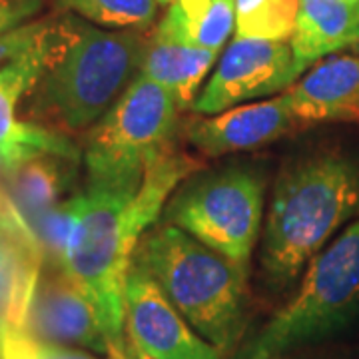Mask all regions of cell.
Wrapping results in <instances>:
<instances>
[{
    "mask_svg": "<svg viewBox=\"0 0 359 359\" xmlns=\"http://www.w3.org/2000/svg\"><path fill=\"white\" fill-rule=\"evenodd\" d=\"M200 166L198 158L172 148L146 172L136 190H82L62 269L96 309L114 359H132L124 335V290L134 252L146 231L160 222L170 196Z\"/></svg>",
    "mask_w": 359,
    "mask_h": 359,
    "instance_id": "1",
    "label": "cell"
},
{
    "mask_svg": "<svg viewBox=\"0 0 359 359\" xmlns=\"http://www.w3.org/2000/svg\"><path fill=\"white\" fill-rule=\"evenodd\" d=\"M148 34L108 30L60 13L42 18L44 72L28 90L26 120L66 136L88 132L140 76Z\"/></svg>",
    "mask_w": 359,
    "mask_h": 359,
    "instance_id": "2",
    "label": "cell"
},
{
    "mask_svg": "<svg viewBox=\"0 0 359 359\" xmlns=\"http://www.w3.org/2000/svg\"><path fill=\"white\" fill-rule=\"evenodd\" d=\"M359 214V160L337 148L287 158L280 168L262 231L259 269L285 290L337 231Z\"/></svg>",
    "mask_w": 359,
    "mask_h": 359,
    "instance_id": "3",
    "label": "cell"
},
{
    "mask_svg": "<svg viewBox=\"0 0 359 359\" xmlns=\"http://www.w3.org/2000/svg\"><path fill=\"white\" fill-rule=\"evenodd\" d=\"M174 308L222 355L240 346L248 325V273L178 226L158 222L132 257Z\"/></svg>",
    "mask_w": 359,
    "mask_h": 359,
    "instance_id": "4",
    "label": "cell"
},
{
    "mask_svg": "<svg viewBox=\"0 0 359 359\" xmlns=\"http://www.w3.org/2000/svg\"><path fill=\"white\" fill-rule=\"evenodd\" d=\"M359 321V219L308 264L295 294L236 359H294Z\"/></svg>",
    "mask_w": 359,
    "mask_h": 359,
    "instance_id": "5",
    "label": "cell"
},
{
    "mask_svg": "<svg viewBox=\"0 0 359 359\" xmlns=\"http://www.w3.org/2000/svg\"><path fill=\"white\" fill-rule=\"evenodd\" d=\"M178 112L176 96L140 74L86 132L82 148L86 188L136 190L146 172L174 148Z\"/></svg>",
    "mask_w": 359,
    "mask_h": 359,
    "instance_id": "6",
    "label": "cell"
},
{
    "mask_svg": "<svg viewBox=\"0 0 359 359\" xmlns=\"http://www.w3.org/2000/svg\"><path fill=\"white\" fill-rule=\"evenodd\" d=\"M266 168L233 162L194 172L170 196L160 222L178 226L248 273L259 238Z\"/></svg>",
    "mask_w": 359,
    "mask_h": 359,
    "instance_id": "7",
    "label": "cell"
},
{
    "mask_svg": "<svg viewBox=\"0 0 359 359\" xmlns=\"http://www.w3.org/2000/svg\"><path fill=\"white\" fill-rule=\"evenodd\" d=\"M302 76L290 42L233 36L192 110L219 114L233 106L285 92Z\"/></svg>",
    "mask_w": 359,
    "mask_h": 359,
    "instance_id": "8",
    "label": "cell"
},
{
    "mask_svg": "<svg viewBox=\"0 0 359 359\" xmlns=\"http://www.w3.org/2000/svg\"><path fill=\"white\" fill-rule=\"evenodd\" d=\"M124 304L130 344L148 355L154 359H222L218 349L174 308L154 278L134 262L126 278Z\"/></svg>",
    "mask_w": 359,
    "mask_h": 359,
    "instance_id": "9",
    "label": "cell"
},
{
    "mask_svg": "<svg viewBox=\"0 0 359 359\" xmlns=\"http://www.w3.org/2000/svg\"><path fill=\"white\" fill-rule=\"evenodd\" d=\"M42 26V20H40ZM44 72V52L40 46V30L34 46L8 65L0 66V172L6 176L26 162L40 156H65L82 160V150L58 130L16 118L22 102Z\"/></svg>",
    "mask_w": 359,
    "mask_h": 359,
    "instance_id": "10",
    "label": "cell"
},
{
    "mask_svg": "<svg viewBox=\"0 0 359 359\" xmlns=\"http://www.w3.org/2000/svg\"><path fill=\"white\" fill-rule=\"evenodd\" d=\"M22 332L44 344L86 347L114 359V349L104 334L94 306L58 266L44 264L40 271Z\"/></svg>",
    "mask_w": 359,
    "mask_h": 359,
    "instance_id": "11",
    "label": "cell"
},
{
    "mask_svg": "<svg viewBox=\"0 0 359 359\" xmlns=\"http://www.w3.org/2000/svg\"><path fill=\"white\" fill-rule=\"evenodd\" d=\"M306 128L294 114L287 94L252 104H240L219 114L194 116L184 124V136L205 158L252 152Z\"/></svg>",
    "mask_w": 359,
    "mask_h": 359,
    "instance_id": "12",
    "label": "cell"
},
{
    "mask_svg": "<svg viewBox=\"0 0 359 359\" xmlns=\"http://www.w3.org/2000/svg\"><path fill=\"white\" fill-rule=\"evenodd\" d=\"M285 94L306 128L321 122L359 126V56L337 52L321 58Z\"/></svg>",
    "mask_w": 359,
    "mask_h": 359,
    "instance_id": "13",
    "label": "cell"
},
{
    "mask_svg": "<svg viewBox=\"0 0 359 359\" xmlns=\"http://www.w3.org/2000/svg\"><path fill=\"white\" fill-rule=\"evenodd\" d=\"M359 36V2L299 0L290 46L304 74L321 58L353 46Z\"/></svg>",
    "mask_w": 359,
    "mask_h": 359,
    "instance_id": "14",
    "label": "cell"
},
{
    "mask_svg": "<svg viewBox=\"0 0 359 359\" xmlns=\"http://www.w3.org/2000/svg\"><path fill=\"white\" fill-rule=\"evenodd\" d=\"M218 56V52L186 44L154 26L148 34L140 74L166 86L176 96L180 110H192L200 86Z\"/></svg>",
    "mask_w": 359,
    "mask_h": 359,
    "instance_id": "15",
    "label": "cell"
},
{
    "mask_svg": "<svg viewBox=\"0 0 359 359\" xmlns=\"http://www.w3.org/2000/svg\"><path fill=\"white\" fill-rule=\"evenodd\" d=\"M42 268L44 252L34 231L0 236V325L25 330Z\"/></svg>",
    "mask_w": 359,
    "mask_h": 359,
    "instance_id": "16",
    "label": "cell"
},
{
    "mask_svg": "<svg viewBox=\"0 0 359 359\" xmlns=\"http://www.w3.org/2000/svg\"><path fill=\"white\" fill-rule=\"evenodd\" d=\"M78 166V160L65 156H40L6 174L4 190L22 218L30 222L65 202L66 194L76 184Z\"/></svg>",
    "mask_w": 359,
    "mask_h": 359,
    "instance_id": "17",
    "label": "cell"
},
{
    "mask_svg": "<svg viewBox=\"0 0 359 359\" xmlns=\"http://www.w3.org/2000/svg\"><path fill=\"white\" fill-rule=\"evenodd\" d=\"M156 28L186 44L222 54L236 30V0H172Z\"/></svg>",
    "mask_w": 359,
    "mask_h": 359,
    "instance_id": "18",
    "label": "cell"
},
{
    "mask_svg": "<svg viewBox=\"0 0 359 359\" xmlns=\"http://www.w3.org/2000/svg\"><path fill=\"white\" fill-rule=\"evenodd\" d=\"M56 11L78 14L80 18L108 30L148 32L156 26L158 0H56Z\"/></svg>",
    "mask_w": 359,
    "mask_h": 359,
    "instance_id": "19",
    "label": "cell"
},
{
    "mask_svg": "<svg viewBox=\"0 0 359 359\" xmlns=\"http://www.w3.org/2000/svg\"><path fill=\"white\" fill-rule=\"evenodd\" d=\"M297 11L299 0H236L233 36L290 42Z\"/></svg>",
    "mask_w": 359,
    "mask_h": 359,
    "instance_id": "20",
    "label": "cell"
},
{
    "mask_svg": "<svg viewBox=\"0 0 359 359\" xmlns=\"http://www.w3.org/2000/svg\"><path fill=\"white\" fill-rule=\"evenodd\" d=\"M80 202H82V190L28 222V226L32 228L36 240L42 245L44 264L62 268L68 240L80 212Z\"/></svg>",
    "mask_w": 359,
    "mask_h": 359,
    "instance_id": "21",
    "label": "cell"
},
{
    "mask_svg": "<svg viewBox=\"0 0 359 359\" xmlns=\"http://www.w3.org/2000/svg\"><path fill=\"white\" fill-rule=\"evenodd\" d=\"M0 349H6L18 359H98L66 346L44 344L30 337L22 330H14L6 325H0Z\"/></svg>",
    "mask_w": 359,
    "mask_h": 359,
    "instance_id": "22",
    "label": "cell"
},
{
    "mask_svg": "<svg viewBox=\"0 0 359 359\" xmlns=\"http://www.w3.org/2000/svg\"><path fill=\"white\" fill-rule=\"evenodd\" d=\"M39 30L40 20H34V22L16 26L13 30L0 34V66L13 62L18 56L30 50L36 42Z\"/></svg>",
    "mask_w": 359,
    "mask_h": 359,
    "instance_id": "23",
    "label": "cell"
},
{
    "mask_svg": "<svg viewBox=\"0 0 359 359\" xmlns=\"http://www.w3.org/2000/svg\"><path fill=\"white\" fill-rule=\"evenodd\" d=\"M32 233V228L22 218L18 208L13 204L6 190L0 186V236H20Z\"/></svg>",
    "mask_w": 359,
    "mask_h": 359,
    "instance_id": "24",
    "label": "cell"
},
{
    "mask_svg": "<svg viewBox=\"0 0 359 359\" xmlns=\"http://www.w3.org/2000/svg\"><path fill=\"white\" fill-rule=\"evenodd\" d=\"M46 0H0V14H6L20 25L39 13Z\"/></svg>",
    "mask_w": 359,
    "mask_h": 359,
    "instance_id": "25",
    "label": "cell"
},
{
    "mask_svg": "<svg viewBox=\"0 0 359 359\" xmlns=\"http://www.w3.org/2000/svg\"><path fill=\"white\" fill-rule=\"evenodd\" d=\"M16 26H20L18 20H14L11 16H6V14H0V34H4V32H8V30H13Z\"/></svg>",
    "mask_w": 359,
    "mask_h": 359,
    "instance_id": "26",
    "label": "cell"
},
{
    "mask_svg": "<svg viewBox=\"0 0 359 359\" xmlns=\"http://www.w3.org/2000/svg\"><path fill=\"white\" fill-rule=\"evenodd\" d=\"M130 349H132V359H154L152 355H148L146 351H142L136 346H132V344H130Z\"/></svg>",
    "mask_w": 359,
    "mask_h": 359,
    "instance_id": "27",
    "label": "cell"
},
{
    "mask_svg": "<svg viewBox=\"0 0 359 359\" xmlns=\"http://www.w3.org/2000/svg\"><path fill=\"white\" fill-rule=\"evenodd\" d=\"M0 359H18V358H14L13 353H8L6 349H0Z\"/></svg>",
    "mask_w": 359,
    "mask_h": 359,
    "instance_id": "28",
    "label": "cell"
},
{
    "mask_svg": "<svg viewBox=\"0 0 359 359\" xmlns=\"http://www.w3.org/2000/svg\"><path fill=\"white\" fill-rule=\"evenodd\" d=\"M351 48H353V50L358 52V56H359V36H358V40L353 42V46H351Z\"/></svg>",
    "mask_w": 359,
    "mask_h": 359,
    "instance_id": "29",
    "label": "cell"
},
{
    "mask_svg": "<svg viewBox=\"0 0 359 359\" xmlns=\"http://www.w3.org/2000/svg\"><path fill=\"white\" fill-rule=\"evenodd\" d=\"M158 2H160V6H166V4H170L172 0H158Z\"/></svg>",
    "mask_w": 359,
    "mask_h": 359,
    "instance_id": "30",
    "label": "cell"
},
{
    "mask_svg": "<svg viewBox=\"0 0 359 359\" xmlns=\"http://www.w3.org/2000/svg\"><path fill=\"white\" fill-rule=\"evenodd\" d=\"M349 2H359V0H349Z\"/></svg>",
    "mask_w": 359,
    "mask_h": 359,
    "instance_id": "31",
    "label": "cell"
}]
</instances>
